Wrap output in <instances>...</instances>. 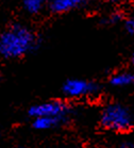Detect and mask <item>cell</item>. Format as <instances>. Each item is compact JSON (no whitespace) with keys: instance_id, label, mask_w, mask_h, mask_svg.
<instances>
[{"instance_id":"1","label":"cell","mask_w":134,"mask_h":148,"mask_svg":"<svg viewBox=\"0 0 134 148\" xmlns=\"http://www.w3.org/2000/svg\"><path fill=\"white\" fill-rule=\"evenodd\" d=\"M38 45V37L30 28L15 24L0 35V56L5 59H19L35 50Z\"/></svg>"},{"instance_id":"2","label":"cell","mask_w":134,"mask_h":148,"mask_svg":"<svg viewBox=\"0 0 134 148\" xmlns=\"http://www.w3.org/2000/svg\"><path fill=\"white\" fill-rule=\"evenodd\" d=\"M100 124L110 131L129 132L134 128V115L124 104L111 103L101 112Z\"/></svg>"},{"instance_id":"3","label":"cell","mask_w":134,"mask_h":148,"mask_svg":"<svg viewBox=\"0 0 134 148\" xmlns=\"http://www.w3.org/2000/svg\"><path fill=\"white\" fill-rule=\"evenodd\" d=\"M72 114V108L63 100H49L31 106L28 110V115L32 118L42 116L64 117L69 119Z\"/></svg>"},{"instance_id":"4","label":"cell","mask_w":134,"mask_h":148,"mask_svg":"<svg viewBox=\"0 0 134 148\" xmlns=\"http://www.w3.org/2000/svg\"><path fill=\"white\" fill-rule=\"evenodd\" d=\"M64 95L69 98H82L96 95L100 86L96 82L85 79H68L62 86Z\"/></svg>"},{"instance_id":"5","label":"cell","mask_w":134,"mask_h":148,"mask_svg":"<svg viewBox=\"0 0 134 148\" xmlns=\"http://www.w3.org/2000/svg\"><path fill=\"white\" fill-rule=\"evenodd\" d=\"M68 121L64 117H53V116H42V117H35L32 121V127L36 130L46 131L62 126Z\"/></svg>"},{"instance_id":"6","label":"cell","mask_w":134,"mask_h":148,"mask_svg":"<svg viewBox=\"0 0 134 148\" xmlns=\"http://www.w3.org/2000/svg\"><path fill=\"white\" fill-rule=\"evenodd\" d=\"M87 0H52L49 4V9L52 13L62 14L82 7Z\"/></svg>"},{"instance_id":"7","label":"cell","mask_w":134,"mask_h":148,"mask_svg":"<svg viewBox=\"0 0 134 148\" xmlns=\"http://www.w3.org/2000/svg\"><path fill=\"white\" fill-rule=\"evenodd\" d=\"M109 83L114 88H124L134 85V71H124L112 75Z\"/></svg>"},{"instance_id":"8","label":"cell","mask_w":134,"mask_h":148,"mask_svg":"<svg viewBox=\"0 0 134 148\" xmlns=\"http://www.w3.org/2000/svg\"><path fill=\"white\" fill-rule=\"evenodd\" d=\"M45 0H24V9L29 14H37L43 10Z\"/></svg>"},{"instance_id":"9","label":"cell","mask_w":134,"mask_h":148,"mask_svg":"<svg viewBox=\"0 0 134 148\" xmlns=\"http://www.w3.org/2000/svg\"><path fill=\"white\" fill-rule=\"evenodd\" d=\"M124 28H126V30H127L131 35H134V18H129V19L126 20Z\"/></svg>"},{"instance_id":"10","label":"cell","mask_w":134,"mask_h":148,"mask_svg":"<svg viewBox=\"0 0 134 148\" xmlns=\"http://www.w3.org/2000/svg\"><path fill=\"white\" fill-rule=\"evenodd\" d=\"M121 18H122V16H121L119 13H114V14H112V15L110 16V18H109V23L114 24V23H117V21H119Z\"/></svg>"},{"instance_id":"11","label":"cell","mask_w":134,"mask_h":148,"mask_svg":"<svg viewBox=\"0 0 134 148\" xmlns=\"http://www.w3.org/2000/svg\"><path fill=\"white\" fill-rule=\"evenodd\" d=\"M121 148H134V145L130 142H126L124 144L121 145Z\"/></svg>"},{"instance_id":"12","label":"cell","mask_w":134,"mask_h":148,"mask_svg":"<svg viewBox=\"0 0 134 148\" xmlns=\"http://www.w3.org/2000/svg\"><path fill=\"white\" fill-rule=\"evenodd\" d=\"M131 62H132V65H133V67H134V54L132 56V59H131Z\"/></svg>"}]
</instances>
